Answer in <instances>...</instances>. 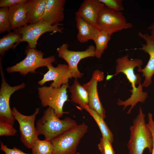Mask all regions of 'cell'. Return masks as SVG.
Here are the masks:
<instances>
[{
    "label": "cell",
    "mask_w": 154,
    "mask_h": 154,
    "mask_svg": "<svg viewBox=\"0 0 154 154\" xmlns=\"http://www.w3.org/2000/svg\"><path fill=\"white\" fill-rule=\"evenodd\" d=\"M111 143L107 138L102 137L97 145L101 154H116Z\"/></svg>",
    "instance_id": "cell-26"
},
{
    "label": "cell",
    "mask_w": 154,
    "mask_h": 154,
    "mask_svg": "<svg viewBox=\"0 0 154 154\" xmlns=\"http://www.w3.org/2000/svg\"><path fill=\"white\" fill-rule=\"evenodd\" d=\"M0 73L1 84L0 89V120L11 125H13L14 116L9 106V100L11 95L15 92L24 88L25 86L23 82L17 86H12L7 82L2 66V59L0 57Z\"/></svg>",
    "instance_id": "cell-9"
},
{
    "label": "cell",
    "mask_w": 154,
    "mask_h": 154,
    "mask_svg": "<svg viewBox=\"0 0 154 154\" xmlns=\"http://www.w3.org/2000/svg\"><path fill=\"white\" fill-rule=\"evenodd\" d=\"M31 149L33 154H52L53 147L51 141L38 138L32 144Z\"/></svg>",
    "instance_id": "cell-24"
},
{
    "label": "cell",
    "mask_w": 154,
    "mask_h": 154,
    "mask_svg": "<svg viewBox=\"0 0 154 154\" xmlns=\"http://www.w3.org/2000/svg\"><path fill=\"white\" fill-rule=\"evenodd\" d=\"M148 120L147 124L151 131L153 139V146L151 154H154V121L152 114L151 113L149 112L148 114Z\"/></svg>",
    "instance_id": "cell-30"
},
{
    "label": "cell",
    "mask_w": 154,
    "mask_h": 154,
    "mask_svg": "<svg viewBox=\"0 0 154 154\" xmlns=\"http://www.w3.org/2000/svg\"><path fill=\"white\" fill-rule=\"evenodd\" d=\"M9 7L0 8V33L6 31L11 32L12 30L8 17Z\"/></svg>",
    "instance_id": "cell-25"
},
{
    "label": "cell",
    "mask_w": 154,
    "mask_h": 154,
    "mask_svg": "<svg viewBox=\"0 0 154 154\" xmlns=\"http://www.w3.org/2000/svg\"><path fill=\"white\" fill-rule=\"evenodd\" d=\"M138 35L146 42L145 44H142V47L139 49L149 54V58L147 65L142 68L139 67L137 71L143 73L142 76L145 78L142 84L143 86L147 87L152 83V77L154 74V37L147 33L139 32Z\"/></svg>",
    "instance_id": "cell-14"
},
{
    "label": "cell",
    "mask_w": 154,
    "mask_h": 154,
    "mask_svg": "<svg viewBox=\"0 0 154 154\" xmlns=\"http://www.w3.org/2000/svg\"><path fill=\"white\" fill-rule=\"evenodd\" d=\"M71 93V101L77 104L80 109L85 110L88 106V96L87 92L83 86L75 79L72 85L69 88Z\"/></svg>",
    "instance_id": "cell-20"
},
{
    "label": "cell",
    "mask_w": 154,
    "mask_h": 154,
    "mask_svg": "<svg viewBox=\"0 0 154 154\" xmlns=\"http://www.w3.org/2000/svg\"><path fill=\"white\" fill-rule=\"evenodd\" d=\"M76 28L78 30V40L81 43L92 40L100 31L97 27L88 23L80 17L75 15Z\"/></svg>",
    "instance_id": "cell-18"
},
{
    "label": "cell",
    "mask_w": 154,
    "mask_h": 154,
    "mask_svg": "<svg viewBox=\"0 0 154 154\" xmlns=\"http://www.w3.org/2000/svg\"><path fill=\"white\" fill-rule=\"evenodd\" d=\"M75 154H81L79 152H76Z\"/></svg>",
    "instance_id": "cell-33"
},
{
    "label": "cell",
    "mask_w": 154,
    "mask_h": 154,
    "mask_svg": "<svg viewBox=\"0 0 154 154\" xmlns=\"http://www.w3.org/2000/svg\"><path fill=\"white\" fill-rule=\"evenodd\" d=\"M96 25L100 31H106L111 36L115 33L133 27L127 22L122 12H117L104 6L98 15Z\"/></svg>",
    "instance_id": "cell-7"
},
{
    "label": "cell",
    "mask_w": 154,
    "mask_h": 154,
    "mask_svg": "<svg viewBox=\"0 0 154 154\" xmlns=\"http://www.w3.org/2000/svg\"><path fill=\"white\" fill-rule=\"evenodd\" d=\"M148 29L151 31V35L154 37V22L149 26Z\"/></svg>",
    "instance_id": "cell-32"
},
{
    "label": "cell",
    "mask_w": 154,
    "mask_h": 154,
    "mask_svg": "<svg viewBox=\"0 0 154 154\" xmlns=\"http://www.w3.org/2000/svg\"><path fill=\"white\" fill-rule=\"evenodd\" d=\"M104 6L99 0H85L83 1L75 14L89 23L97 27L96 23L98 15Z\"/></svg>",
    "instance_id": "cell-16"
},
{
    "label": "cell",
    "mask_w": 154,
    "mask_h": 154,
    "mask_svg": "<svg viewBox=\"0 0 154 154\" xmlns=\"http://www.w3.org/2000/svg\"><path fill=\"white\" fill-rule=\"evenodd\" d=\"M108 8L117 12H122L124 8L122 0H99Z\"/></svg>",
    "instance_id": "cell-27"
},
{
    "label": "cell",
    "mask_w": 154,
    "mask_h": 154,
    "mask_svg": "<svg viewBox=\"0 0 154 154\" xmlns=\"http://www.w3.org/2000/svg\"><path fill=\"white\" fill-rule=\"evenodd\" d=\"M68 84H64L59 88L51 86H42L38 88V98L43 107L48 106L52 108L60 118L66 113L63 110L65 103L68 99L67 89Z\"/></svg>",
    "instance_id": "cell-6"
},
{
    "label": "cell",
    "mask_w": 154,
    "mask_h": 154,
    "mask_svg": "<svg viewBox=\"0 0 154 154\" xmlns=\"http://www.w3.org/2000/svg\"><path fill=\"white\" fill-rule=\"evenodd\" d=\"M47 0H27L24 3L27 23L33 24L41 21Z\"/></svg>",
    "instance_id": "cell-17"
},
{
    "label": "cell",
    "mask_w": 154,
    "mask_h": 154,
    "mask_svg": "<svg viewBox=\"0 0 154 154\" xmlns=\"http://www.w3.org/2000/svg\"><path fill=\"white\" fill-rule=\"evenodd\" d=\"M128 54L118 58L116 60L117 65L115 74L112 75H108L106 79L109 80L113 76H116L120 72L123 73L131 84L132 89L129 90L132 94L130 97L124 101L120 98L117 99V104L119 106H123V110L128 106L131 107L127 112L129 114L136 104L139 102H144L147 98L148 94L143 91V86L141 83V78L138 74H135L134 68L139 67L143 64L142 60L140 58L131 59L129 60Z\"/></svg>",
    "instance_id": "cell-1"
},
{
    "label": "cell",
    "mask_w": 154,
    "mask_h": 154,
    "mask_svg": "<svg viewBox=\"0 0 154 154\" xmlns=\"http://www.w3.org/2000/svg\"><path fill=\"white\" fill-rule=\"evenodd\" d=\"M59 25H53L43 21L33 24H29L25 26L13 30L14 32L20 34L22 38L19 44L26 42L31 48H36L37 41L39 37L47 32L63 33L64 29Z\"/></svg>",
    "instance_id": "cell-8"
},
{
    "label": "cell",
    "mask_w": 154,
    "mask_h": 154,
    "mask_svg": "<svg viewBox=\"0 0 154 154\" xmlns=\"http://www.w3.org/2000/svg\"><path fill=\"white\" fill-rule=\"evenodd\" d=\"M17 132V130L13 127V125L0 120V136H14Z\"/></svg>",
    "instance_id": "cell-28"
},
{
    "label": "cell",
    "mask_w": 154,
    "mask_h": 154,
    "mask_svg": "<svg viewBox=\"0 0 154 154\" xmlns=\"http://www.w3.org/2000/svg\"><path fill=\"white\" fill-rule=\"evenodd\" d=\"M47 68L48 71L44 75L43 78L38 82L41 86L47 82L53 81L50 86L59 88L63 84H68L69 79L72 78L68 64H58L56 67L51 65L47 66Z\"/></svg>",
    "instance_id": "cell-13"
},
{
    "label": "cell",
    "mask_w": 154,
    "mask_h": 154,
    "mask_svg": "<svg viewBox=\"0 0 154 154\" xmlns=\"http://www.w3.org/2000/svg\"><path fill=\"white\" fill-rule=\"evenodd\" d=\"M111 38L108 33L105 31H100L93 40L95 45V56L100 58L104 50L108 47V43Z\"/></svg>",
    "instance_id": "cell-23"
},
{
    "label": "cell",
    "mask_w": 154,
    "mask_h": 154,
    "mask_svg": "<svg viewBox=\"0 0 154 154\" xmlns=\"http://www.w3.org/2000/svg\"><path fill=\"white\" fill-rule=\"evenodd\" d=\"M22 38L21 35L14 31L10 32L0 39V55L3 56L10 49H13L19 44Z\"/></svg>",
    "instance_id": "cell-21"
},
{
    "label": "cell",
    "mask_w": 154,
    "mask_h": 154,
    "mask_svg": "<svg viewBox=\"0 0 154 154\" xmlns=\"http://www.w3.org/2000/svg\"><path fill=\"white\" fill-rule=\"evenodd\" d=\"M27 0H0V7H9L14 5L24 3Z\"/></svg>",
    "instance_id": "cell-31"
},
{
    "label": "cell",
    "mask_w": 154,
    "mask_h": 154,
    "mask_svg": "<svg viewBox=\"0 0 154 154\" xmlns=\"http://www.w3.org/2000/svg\"><path fill=\"white\" fill-rule=\"evenodd\" d=\"M67 43L62 44L57 49L58 56L64 59L67 63L72 77L75 79L82 78L84 74L78 68V65L82 59L95 56V47L91 45L85 50L73 51L68 49Z\"/></svg>",
    "instance_id": "cell-11"
},
{
    "label": "cell",
    "mask_w": 154,
    "mask_h": 154,
    "mask_svg": "<svg viewBox=\"0 0 154 154\" xmlns=\"http://www.w3.org/2000/svg\"><path fill=\"white\" fill-rule=\"evenodd\" d=\"M66 0H47L45 11L41 20L54 25H63L64 7Z\"/></svg>",
    "instance_id": "cell-15"
},
{
    "label": "cell",
    "mask_w": 154,
    "mask_h": 154,
    "mask_svg": "<svg viewBox=\"0 0 154 154\" xmlns=\"http://www.w3.org/2000/svg\"><path fill=\"white\" fill-rule=\"evenodd\" d=\"M77 125L76 121L69 117L60 119L54 110L48 107L37 122L36 128L38 135H42L45 139L51 141Z\"/></svg>",
    "instance_id": "cell-3"
},
{
    "label": "cell",
    "mask_w": 154,
    "mask_h": 154,
    "mask_svg": "<svg viewBox=\"0 0 154 154\" xmlns=\"http://www.w3.org/2000/svg\"><path fill=\"white\" fill-rule=\"evenodd\" d=\"M12 110L15 120L19 125L21 141L25 147L30 149L38 136L35 123L36 116L39 113L40 109L37 108L34 112L30 116L21 113L15 107Z\"/></svg>",
    "instance_id": "cell-10"
},
{
    "label": "cell",
    "mask_w": 154,
    "mask_h": 154,
    "mask_svg": "<svg viewBox=\"0 0 154 154\" xmlns=\"http://www.w3.org/2000/svg\"><path fill=\"white\" fill-rule=\"evenodd\" d=\"M104 78V72L96 70L94 71L90 80L82 86L88 94V107L95 111L105 119L106 117V111L100 101L97 87L98 82L103 81Z\"/></svg>",
    "instance_id": "cell-12"
},
{
    "label": "cell",
    "mask_w": 154,
    "mask_h": 154,
    "mask_svg": "<svg viewBox=\"0 0 154 154\" xmlns=\"http://www.w3.org/2000/svg\"><path fill=\"white\" fill-rule=\"evenodd\" d=\"M145 115L141 107L139 112L130 127V139L127 143L128 154H143L147 149L151 153L153 139L151 131L145 123Z\"/></svg>",
    "instance_id": "cell-2"
},
{
    "label": "cell",
    "mask_w": 154,
    "mask_h": 154,
    "mask_svg": "<svg viewBox=\"0 0 154 154\" xmlns=\"http://www.w3.org/2000/svg\"><path fill=\"white\" fill-rule=\"evenodd\" d=\"M93 117L97 123L100 131L102 137L107 138L111 143L114 140V136L104 119L99 115L95 111L87 107L85 109Z\"/></svg>",
    "instance_id": "cell-22"
},
{
    "label": "cell",
    "mask_w": 154,
    "mask_h": 154,
    "mask_svg": "<svg viewBox=\"0 0 154 154\" xmlns=\"http://www.w3.org/2000/svg\"><path fill=\"white\" fill-rule=\"evenodd\" d=\"M0 143V150L4 151L5 154H33L25 153L15 147L13 148H9L2 141H1Z\"/></svg>",
    "instance_id": "cell-29"
},
{
    "label": "cell",
    "mask_w": 154,
    "mask_h": 154,
    "mask_svg": "<svg viewBox=\"0 0 154 154\" xmlns=\"http://www.w3.org/2000/svg\"><path fill=\"white\" fill-rule=\"evenodd\" d=\"M25 53L26 57L16 64L6 68L8 73L19 72L21 75L25 76L29 72L35 73L36 69L39 67L52 65L56 62L55 57L52 55L43 58L44 53L36 48H31L28 45L26 47Z\"/></svg>",
    "instance_id": "cell-5"
},
{
    "label": "cell",
    "mask_w": 154,
    "mask_h": 154,
    "mask_svg": "<svg viewBox=\"0 0 154 154\" xmlns=\"http://www.w3.org/2000/svg\"><path fill=\"white\" fill-rule=\"evenodd\" d=\"M8 17L12 30L28 25L24 3L17 4L9 7Z\"/></svg>",
    "instance_id": "cell-19"
},
{
    "label": "cell",
    "mask_w": 154,
    "mask_h": 154,
    "mask_svg": "<svg viewBox=\"0 0 154 154\" xmlns=\"http://www.w3.org/2000/svg\"><path fill=\"white\" fill-rule=\"evenodd\" d=\"M88 129V125L83 122L52 139V154H75L80 141Z\"/></svg>",
    "instance_id": "cell-4"
}]
</instances>
